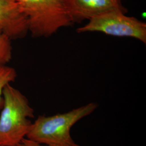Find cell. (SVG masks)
<instances>
[{
    "instance_id": "6da1fadb",
    "label": "cell",
    "mask_w": 146,
    "mask_h": 146,
    "mask_svg": "<svg viewBox=\"0 0 146 146\" xmlns=\"http://www.w3.org/2000/svg\"><path fill=\"white\" fill-rule=\"evenodd\" d=\"M98 107L95 102L51 116L40 115L32 123L26 137L50 146H80L70 134L79 121L92 114Z\"/></svg>"
},
{
    "instance_id": "7a4b0ae2",
    "label": "cell",
    "mask_w": 146,
    "mask_h": 146,
    "mask_svg": "<svg viewBox=\"0 0 146 146\" xmlns=\"http://www.w3.org/2000/svg\"><path fill=\"white\" fill-rule=\"evenodd\" d=\"M3 107L0 115V146H15L26 137L34 110L26 97L10 84L3 90Z\"/></svg>"
},
{
    "instance_id": "3957f363",
    "label": "cell",
    "mask_w": 146,
    "mask_h": 146,
    "mask_svg": "<svg viewBox=\"0 0 146 146\" xmlns=\"http://www.w3.org/2000/svg\"><path fill=\"white\" fill-rule=\"evenodd\" d=\"M34 37H48L74 23L68 0H17Z\"/></svg>"
},
{
    "instance_id": "277c9868",
    "label": "cell",
    "mask_w": 146,
    "mask_h": 146,
    "mask_svg": "<svg viewBox=\"0 0 146 146\" xmlns=\"http://www.w3.org/2000/svg\"><path fill=\"white\" fill-rule=\"evenodd\" d=\"M121 11H111L95 16L77 32H101L117 37H133L146 43V24Z\"/></svg>"
},
{
    "instance_id": "5b68a950",
    "label": "cell",
    "mask_w": 146,
    "mask_h": 146,
    "mask_svg": "<svg viewBox=\"0 0 146 146\" xmlns=\"http://www.w3.org/2000/svg\"><path fill=\"white\" fill-rule=\"evenodd\" d=\"M0 28L11 40L26 36L27 20L17 0H0Z\"/></svg>"
},
{
    "instance_id": "8992f818",
    "label": "cell",
    "mask_w": 146,
    "mask_h": 146,
    "mask_svg": "<svg viewBox=\"0 0 146 146\" xmlns=\"http://www.w3.org/2000/svg\"><path fill=\"white\" fill-rule=\"evenodd\" d=\"M68 2L74 23L111 11L127 12L121 0H68Z\"/></svg>"
},
{
    "instance_id": "52a82bcc",
    "label": "cell",
    "mask_w": 146,
    "mask_h": 146,
    "mask_svg": "<svg viewBox=\"0 0 146 146\" xmlns=\"http://www.w3.org/2000/svg\"><path fill=\"white\" fill-rule=\"evenodd\" d=\"M11 38L0 28V67L6 66L12 58Z\"/></svg>"
},
{
    "instance_id": "ba28073f",
    "label": "cell",
    "mask_w": 146,
    "mask_h": 146,
    "mask_svg": "<svg viewBox=\"0 0 146 146\" xmlns=\"http://www.w3.org/2000/svg\"><path fill=\"white\" fill-rule=\"evenodd\" d=\"M17 77L15 69L5 66L0 67V105L2 103V95L3 88L8 84L14 82Z\"/></svg>"
},
{
    "instance_id": "9c48e42d",
    "label": "cell",
    "mask_w": 146,
    "mask_h": 146,
    "mask_svg": "<svg viewBox=\"0 0 146 146\" xmlns=\"http://www.w3.org/2000/svg\"><path fill=\"white\" fill-rule=\"evenodd\" d=\"M15 146H50L46 145H44L34 141L27 137L23 138L21 141L17 143Z\"/></svg>"
}]
</instances>
